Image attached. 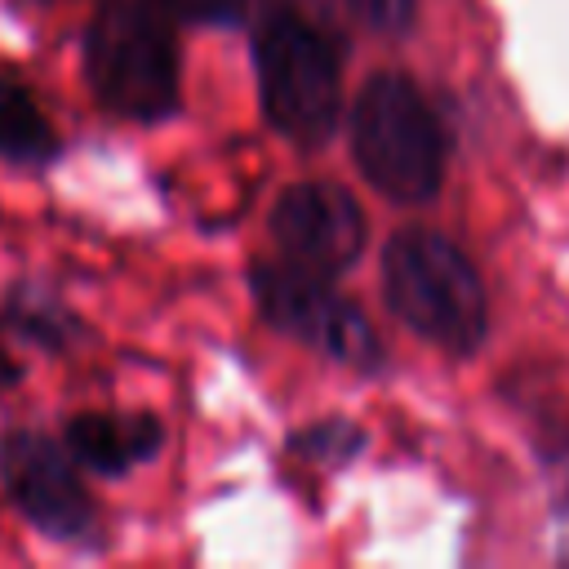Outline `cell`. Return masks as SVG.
<instances>
[{
  "instance_id": "6da1fadb",
  "label": "cell",
  "mask_w": 569,
  "mask_h": 569,
  "mask_svg": "<svg viewBox=\"0 0 569 569\" xmlns=\"http://www.w3.org/2000/svg\"><path fill=\"white\" fill-rule=\"evenodd\" d=\"M382 298L422 342L471 356L489 333V298L471 258L440 231L409 227L382 249Z\"/></svg>"
},
{
  "instance_id": "7a4b0ae2",
  "label": "cell",
  "mask_w": 569,
  "mask_h": 569,
  "mask_svg": "<svg viewBox=\"0 0 569 569\" xmlns=\"http://www.w3.org/2000/svg\"><path fill=\"white\" fill-rule=\"evenodd\" d=\"M84 80L124 120L151 124L178 107V40L156 0H107L84 27Z\"/></svg>"
},
{
  "instance_id": "3957f363",
  "label": "cell",
  "mask_w": 569,
  "mask_h": 569,
  "mask_svg": "<svg viewBox=\"0 0 569 569\" xmlns=\"http://www.w3.org/2000/svg\"><path fill=\"white\" fill-rule=\"evenodd\" d=\"M351 156L369 187L396 204H427L445 178V138L418 93L400 71H378L360 84L351 102Z\"/></svg>"
},
{
  "instance_id": "277c9868",
  "label": "cell",
  "mask_w": 569,
  "mask_h": 569,
  "mask_svg": "<svg viewBox=\"0 0 569 569\" xmlns=\"http://www.w3.org/2000/svg\"><path fill=\"white\" fill-rule=\"evenodd\" d=\"M253 71L262 120L298 142L325 147L342 116V76L333 44L298 13L276 9L253 36Z\"/></svg>"
},
{
  "instance_id": "5b68a950",
  "label": "cell",
  "mask_w": 569,
  "mask_h": 569,
  "mask_svg": "<svg viewBox=\"0 0 569 569\" xmlns=\"http://www.w3.org/2000/svg\"><path fill=\"white\" fill-rule=\"evenodd\" d=\"M249 293L271 329L316 347L320 356L356 369H373L382 360V342L365 311L320 271H307L298 262H258L249 267Z\"/></svg>"
},
{
  "instance_id": "8992f818",
  "label": "cell",
  "mask_w": 569,
  "mask_h": 569,
  "mask_svg": "<svg viewBox=\"0 0 569 569\" xmlns=\"http://www.w3.org/2000/svg\"><path fill=\"white\" fill-rule=\"evenodd\" d=\"M0 480L18 516L44 538L80 547L98 538V516L67 445H53L40 431H9L0 440Z\"/></svg>"
},
{
  "instance_id": "52a82bcc",
  "label": "cell",
  "mask_w": 569,
  "mask_h": 569,
  "mask_svg": "<svg viewBox=\"0 0 569 569\" xmlns=\"http://www.w3.org/2000/svg\"><path fill=\"white\" fill-rule=\"evenodd\" d=\"M271 236L284 262L338 276L365 253V209L333 182H293L271 204Z\"/></svg>"
},
{
  "instance_id": "ba28073f",
  "label": "cell",
  "mask_w": 569,
  "mask_h": 569,
  "mask_svg": "<svg viewBox=\"0 0 569 569\" xmlns=\"http://www.w3.org/2000/svg\"><path fill=\"white\" fill-rule=\"evenodd\" d=\"M62 445L76 467L93 476H124L164 445V422L156 413H76Z\"/></svg>"
},
{
  "instance_id": "9c48e42d",
  "label": "cell",
  "mask_w": 569,
  "mask_h": 569,
  "mask_svg": "<svg viewBox=\"0 0 569 569\" xmlns=\"http://www.w3.org/2000/svg\"><path fill=\"white\" fill-rule=\"evenodd\" d=\"M0 156L13 164H44L58 156L53 124L18 80H0Z\"/></svg>"
},
{
  "instance_id": "30bf717a",
  "label": "cell",
  "mask_w": 569,
  "mask_h": 569,
  "mask_svg": "<svg viewBox=\"0 0 569 569\" xmlns=\"http://www.w3.org/2000/svg\"><path fill=\"white\" fill-rule=\"evenodd\" d=\"M9 325L49 351H58V347H67V338H76V316L62 311L53 293H36V289H13Z\"/></svg>"
},
{
  "instance_id": "8fae6325",
  "label": "cell",
  "mask_w": 569,
  "mask_h": 569,
  "mask_svg": "<svg viewBox=\"0 0 569 569\" xmlns=\"http://www.w3.org/2000/svg\"><path fill=\"white\" fill-rule=\"evenodd\" d=\"M342 4L373 36H405L418 13V0H342Z\"/></svg>"
},
{
  "instance_id": "7c38bea8",
  "label": "cell",
  "mask_w": 569,
  "mask_h": 569,
  "mask_svg": "<svg viewBox=\"0 0 569 569\" xmlns=\"http://www.w3.org/2000/svg\"><path fill=\"white\" fill-rule=\"evenodd\" d=\"M169 18L178 22H200V27H231L240 22L249 0H156Z\"/></svg>"
},
{
  "instance_id": "4fadbf2b",
  "label": "cell",
  "mask_w": 569,
  "mask_h": 569,
  "mask_svg": "<svg viewBox=\"0 0 569 569\" xmlns=\"http://www.w3.org/2000/svg\"><path fill=\"white\" fill-rule=\"evenodd\" d=\"M298 445H302L307 453L325 449V458H329V462H342L347 453H356V449L365 445V436H360L351 422H320V427H311Z\"/></svg>"
},
{
  "instance_id": "5bb4252c",
  "label": "cell",
  "mask_w": 569,
  "mask_h": 569,
  "mask_svg": "<svg viewBox=\"0 0 569 569\" xmlns=\"http://www.w3.org/2000/svg\"><path fill=\"white\" fill-rule=\"evenodd\" d=\"M551 556L569 565V480L551 498Z\"/></svg>"
}]
</instances>
